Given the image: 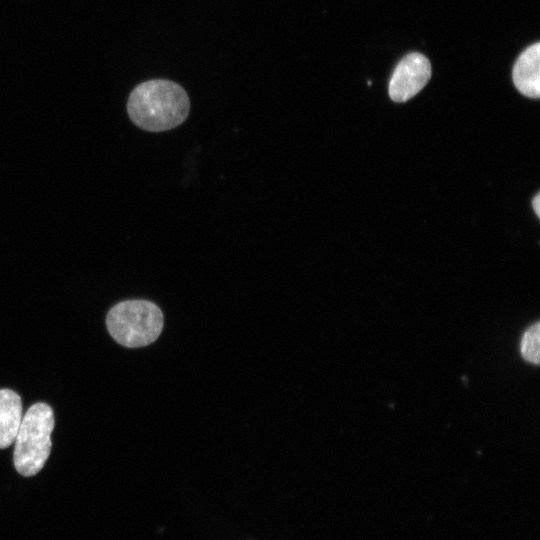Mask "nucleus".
I'll return each mask as SVG.
<instances>
[{"instance_id":"1","label":"nucleus","mask_w":540,"mask_h":540,"mask_svg":"<svg viewBox=\"0 0 540 540\" xmlns=\"http://www.w3.org/2000/svg\"><path fill=\"white\" fill-rule=\"evenodd\" d=\"M190 110L186 91L177 83L156 79L136 86L127 102L132 122L149 132H162L182 124Z\"/></svg>"},{"instance_id":"2","label":"nucleus","mask_w":540,"mask_h":540,"mask_svg":"<svg viewBox=\"0 0 540 540\" xmlns=\"http://www.w3.org/2000/svg\"><path fill=\"white\" fill-rule=\"evenodd\" d=\"M53 429L54 415L49 405L39 402L27 410L14 440L13 460L20 475L33 476L43 468L50 455Z\"/></svg>"},{"instance_id":"3","label":"nucleus","mask_w":540,"mask_h":540,"mask_svg":"<svg viewBox=\"0 0 540 540\" xmlns=\"http://www.w3.org/2000/svg\"><path fill=\"white\" fill-rule=\"evenodd\" d=\"M106 325L119 344L128 348L143 347L154 342L162 332L163 314L150 301L126 300L109 310Z\"/></svg>"},{"instance_id":"4","label":"nucleus","mask_w":540,"mask_h":540,"mask_svg":"<svg viewBox=\"0 0 540 540\" xmlns=\"http://www.w3.org/2000/svg\"><path fill=\"white\" fill-rule=\"evenodd\" d=\"M431 78V64L424 55L413 52L395 67L388 87L394 102H405L419 93Z\"/></svg>"},{"instance_id":"5","label":"nucleus","mask_w":540,"mask_h":540,"mask_svg":"<svg viewBox=\"0 0 540 540\" xmlns=\"http://www.w3.org/2000/svg\"><path fill=\"white\" fill-rule=\"evenodd\" d=\"M513 83L517 90L526 97L540 96V43L536 42L524 50L516 60Z\"/></svg>"},{"instance_id":"6","label":"nucleus","mask_w":540,"mask_h":540,"mask_svg":"<svg viewBox=\"0 0 540 540\" xmlns=\"http://www.w3.org/2000/svg\"><path fill=\"white\" fill-rule=\"evenodd\" d=\"M22 417L20 396L10 389H0V449L14 442Z\"/></svg>"},{"instance_id":"7","label":"nucleus","mask_w":540,"mask_h":540,"mask_svg":"<svg viewBox=\"0 0 540 540\" xmlns=\"http://www.w3.org/2000/svg\"><path fill=\"white\" fill-rule=\"evenodd\" d=\"M539 323L529 327L524 333L521 341V354L523 358L534 364L539 363Z\"/></svg>"},{"instance_id":"8","label":"nucleus","mask_w":540,"mask_h":540,"mask_svg":"<svg viewBox=\"0 0 540 540\" xmlns=\"http://www.w3.org/2000/svg\"><path fill=\"white\" fill-rule=\"evenodd\" d=\"M532 207H533L537 217H540V195H539V193H537L536 196L533 198Z\"/></svg>"}]
</instances>
